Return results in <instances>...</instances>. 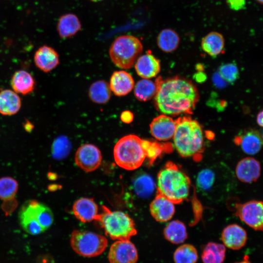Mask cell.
Wrapping results in <instances>:
<instances>
[{
	"instance_id": "1",
	"label": "cell",
	"mask_w": 263,
	"mask_h": 263,
	"mask_svg": "<svg viewBox=\"0 0 263 263\" xmlns=\"http://www.w3.org/2000/svg\"><path fill=\"white\" fill-rule=\"evenodd\" d=\"M155 84L154 105L162 114L175 116L193 113L199 94L191 81L177 76L164 79L158 77Z\"/></svg>"
},
{
	"instance_id": "2",
	"label": "cell",
	"mask_w": 263,
	"mask_h": 263,
	"mask_svg": "<svg viewBox=\"0 0 263 263\" xmlns=\"http://www.w3.org/2000/svg\"><path fill=\"white\" fill-rule=\"evenodd\" d=\"M175 122L176 127L173 139L176 150L183 157L198 156L204 149L201 125L189 116H180Z\"/></svg>"
},
{
	"instance_id": "3",
	"label": "cell",
	"mask_w": 263,
	"mask_h": 263,
	"mask_svg": "<svg viewBox=\"0 0 263 263\" xmlns=\"http://www.w3.org/2000/svg\"><path fill=\"white\" fill-rule=\"evenodd\" d=\"M190 185L188 176L172 162H168L158 173L157 192L174 204L181 203L188 198Z\"/></svg>"
},
{
	"instance_id": "4",
	"label": "cell",
	"mask_w": 263,
	"mask_h": 263,
	"mask_svg": "<svg viewBox=\"0 0 263 263\" xmlns=\"http://www.w3.org/2000/svg\"><path fill=\"white\" fill-rule=\"evenodd\" d=\"M113 152L116 164L128 170L139 168L147 158L144 140L134 134L121 138L115 144Z\"/></svg>"
},
{
	"instance_id": "5",
	"label": "cell",
	"mask_w": 263,
	"mask_h": 263,
	"mask_svg": "<svg viewBox=\"0 0 263 263\" xmlns=\"http://www.w3.org/2000/svg\"><path fill=\"white\" fill-rule=\"evenodd\" d=\"M102 212L95 220L104 228L105 233L114 240H130L137 233L133 220L127 213L120 211H111L102 207Z\"/></svg>"
},
{
	"instance_id": "6",
	"label": "cell",
	"mask_w": 263,
	"mask_h": 263,
	"mask_svg": "<svg viewBox=\"0 0 263 263\" xmlns=\"http://www.w3.org/2000/svg\"><path fill=\"white\" fill-rule=\"evenodd\" d=\"M143 51V45L137 38L128 35L116 38L109 49V56L117 67L128 69L132 67Z\"/></svg>"
},
{
	"instance_id": "7",
	"label": "cell",
	"mask_w": 263,
	"mask_h": 263,
	"mask_svg": "<svg viewBox=\"0 0 263 263\" xmlns=\"http://www.w3.org/2000/svg\"><path fill=\"white\" fill-rule=\"evenodd\" d=\"M72 248L77 254L86 257H94L102 254L108 245L103 235L94 232L74 230L70 236Z\"/></svg>"
},
{
	"instance_id": "8",
	"label": "cell",
	"mask_w": 263,
	"mask_h": 263,
	"mask_svg": "<svg viewBox=\"0 0 263 263\" xmlns=\"http://www.w3.org/2000/svg\"><path fill=\"white\" fill-rule=\"evenodd\" d=\"M234 214L254 230L263 231V201L252 200L235 203Z\"/></svg>"
},
{
	"instance_id": "9",
	"label": "cell",
	"mask_w": 263,
	"mask_h": 263,
	"mask_svg": "<svg viewBox=\"0 0 263 263\" xmlns=\"http://www.w3.org/2000/svg\"><path fill=\"white\" fill-rule=\"evenodd\" d=\"M76 165L86 172L96 169L102 161L99 149L92 144H85L77 150L75 156Z\"/></svg>"
},
{
	"instance_id": "10",
	"label": "cell",
	"mask_w": 263,
	"mask_h": 263,
	"mask_svg": "<svg viewBox=\"0 0 263 263\" xmlns=\"http://www.w3.org/2000/svg\"><path fill=\"white\" fill-rule=\"evenodd\" d=\"M138 252L130 240H117L110 247L108 254L110 263H136Z\"/></svg>"
},
{
	"instance_id": "11",
	"label": "cell",
	"mask_w": 263,
	"mask_h": 263,
	"mask_svg": "<svg viewBox=\"0 0 263 263\" xmlns=\"http://www.w3.org/2000/svg\"><path fill=\"white\" fill-rule=\"evenodd\" d=\"M176 122L170 116L161 114L155 117L150 124L151 135L159 141L173 138L176 130Z\"/></svg>"
},
{
	"instance_id": "12",
	"label": "cell",
	"mask_w": 263,
	"mask_h": 263,
	"mask_svg": "<svg viewBox=\"0 0 263 263\" xmlns=\"http://www.w3.org/2000/svg\"><path fill=\"white\" fill-rule=\"evenodd\" d=\"M234 143L241 147L242 150L248 155L258 153L263 147V137L254 129L244 130L234 139Z\"/></svg>"
},
{
	"instance_id": "13",
	"label": "cell",
	"mask_w": 263,
	"mask_h": 263,
	"mask_svg": "<svg viewBox=\"0 0 263 263\" xmlns=\"http://www.w3.org/2000/svg\"><path fill=\"white\" fill-rule=\"evenodd\" d=\"M261 167L258 160L252 157H246L238 162L235 169L237 178L243 183H251L260 177Z\"/></svg>"
},
{
	"instance_id": "14",
	"label": "cell",
	"mask_w": 263,
	"mask_h": 263,
	"mask_svg": "<svg viewBox=\"0 0 263 263\" xmlns=\"http://www.w3.org/2000/svg\"><path fill=\"white\" fill-rule=\"evenodd\" d=\"M174 203L160 193L156 195L150 205L152 217L157 222H166L170 220L175 213Z\"/></svg>"
},
{
	"instance_id": "15",
	"label": "cell",
	"mask_w": 263,
	"mask_h": 263,
	"mask_svg": "<svg viewBox=\"0 0 263 263\" xmlns=\"http://www.w3.org/2000/svg\"><path fill=\"white\" fill-rule=\"evenodd\" d=\"M247 239L246 231L236 224L226 226L221 234V240L224 244L228 248L233 250H238L244 246Z\"/></svg>"
},
{
	"instance_id": "16",
	"label": "cell",
	"mask_w": 263,
	"mask_h": 263,
	"mask_svg": "<svg viewBox=\"0 0 263 263\" xmlns=\"http://www.w3.org/2000/svg\"><path fill=\"white\" fill-rule=\"evenodd\" d=\"M137 75L142 78L150 79L156 77L161 69L160 63L150 51L140 56L134 64Z\"/></svg>"
},
{
	"instance_id": "17",
	"label": "cell",
	"mask_w": 263,
	"mask_h": 263,
	"mask_svg": "<svg viewBox=\"0 0 263 263\" xmlns=\"http://www.w3.org/2000/svg\"><path fill=\"white\" fill-rule=\"evenodd\" d=\"M34 60L36 66L41 71L48 73L59 63V55L51 47L43 45L35 52Z\"/></svg>"
},
{
	"instance_id": "18",
	"label": "cell",
	"mask_w": 263,
	"mask_h": 263,
	"mask_svg": "<svg viewBox=\"0 0 263 263\" xmlns=\"http://www.w3.org/2000/svg\"><path fill=\"white\" fill-rule=\"evenodd\" d=\"M197 190L203 195L212 193L218 187V171L215 168H205L198 173L195 180Z\"/></svg>"
},
{
	"instance_id": "19",
	"label": "cell",
	"mask_w": 263,
	"mask_h": 263,
	"mask_svg": "<svg viewBox=\"0 0 263 263\" xmlns=\"http://www.w3.org/2000/svg\"><path fill=\"white\" fill-rule=\"evenodd\" d=\"M110 87L111 91L116 96L128 94L133 89L134 81L128 72L121 70L114 72L110 78Z\"/></svg>"
},
{
	"instance_id": "20",
	"label": "cell",
	"mask_w": 263,
	"mask_h": 263,
	"mask_svg": "<svg viewBox=\"0 0 263 263\" xmlns=\"http://www.w3.org/2000/svg\"><path fill=\"white\" fill-rule=\"evenodd\" d=\"M75 217L83 223L95 220L98 213V206L92 198H81L77 200L73 206Z\"/></svg>"
},
{
	"instance_id": "21",
	"label": "cell",
	"mask_w": 263,
	"mask_h": 263,
	"mask_svg": "<svg viewBox=\"0 0 263 263\" xmlns=\"http://www.w3.org/2000/svg\"><path fill=\"white\" fill-rule=\"evenodd\" d=\"M21 106V99L15 91L5 89L0 92V113L14 115L19 111Z\"/></svg>"
},
{
	"instance_id": "22",
	"label": "cell",
	"mask_w": 263,
	"mask_h": 263,
	"mask_svg": "<svg viewBox=\"0 0 263 263\" xmlns=\"http://www.w3.org/2000/svg\"><path fill=\"white\" fill-rule=\"evenodd\" d=\"M81 29V22L75 14L68 13L61 16L57 24L60 37L67 38L75 35Z\"/></svg>"
},
{
	"instance_id": "23",
	"label": "cell",
	"mask_w": 263,
	"mask_h": 263,
	"mask_svg": "<svg viewBox=\"0 0 263 263\" xmlns=\"http://www.w3.org/2000/svg\"><path fill=\"white\" fill-rule=\"evenodd\" d=\"M201 44L204 52L212 57H216L224 51L225 38L221 33L212 31L203 38Z\"/></svg>"
},
{
	"instance_id": "24",
	"label": "cell",
	"mask_w": 263,
	"mask_h": 263,
	"mask_svg": "<svg viewBox=\"0 0 263 263\" xmlns=\"http://www.w3.org/2000/svg\"><path fill=\"white\" fill-rule=\"evenodd\" d=\"M11 84L16 93L26 95L33 91L35 82L29 72L25 70H19L13 75Z\"/></svg>"
},
{
	"instance_id": "25",
	"label": "cell",
	"mask_w": 263,
	"mask_h": 263,
	"mask_svg": "<svg viewBox=\"0 0 263 263\" xmlns=\"http://www.w3.org/2000/svg\"><path fill=\"white\" fill-rule=\"evenodd\" d=\"M19 219L23 229L30 234L37 235L45 231L36 220L28 202L21 207Z\"/></svg>"
},
{
	"instance_id": "26",
	"label": "cell",
	"mask_w": 263,
	"mask_h": 263,
	"mask_svg": "<svg viewBox=\"0 0 263 263\" xmlns=\"http://www.w3.org/2000/svg\"><path fill=\"white\" fill-rule=\"evenodd\" d=\"M156 42L161 50L166 53H171L178 47L180 37L175 30L170 28H165L159 33Z\"/></svg>"
},
{
	"instance_id": "27",
	"label": "cell",
	"mask_w": 263,
	"mask_h": 263,
	"mask_svg": "<svg viewBox=\"0 0 263 263\" xmlns=\"http://www.w3.org/2000/svg\"><path fill=\"white\" fill-rule=\"evenodd\" d=\"M163 234L167 241L174 244H181L188 237L186 225L179 220L170 222L165 227Z\"/></svg>"
},
{
	"instance_id": "28",
	"label": "cell",
	"mask_w": 263,
	"mask_h": 263,
	"mask_svg": "<svg viewBox=\"0 0 263 263\" xmlns=\"http://www.w3.org/2000/svg\"><path fill=\"white\" fill-rule=\"evenodd\" d=\"M132 187L136 195L142 198H148L154 191L156 185L150 175L142 172L134 177Z\"/></svg>"
},
{
	"instance_id": "29",
	"label": "cell",
	"mask_w": 263,
	"mask_h": 263,
	"mask_svg": "<svg viewBox=\"0 0 263 263\" xmlns=\"http://www.w3.org/2000/svg\"><path fill=\"white\" fill-rule=\"evenodd\" d=\"M224 244L214 242L208 243L204 247L201 258L204 263H223L225 256Z\"/></svg>"
},
{
	"instance_id": "30",
	"label": "cell",
	"mask_w": 263,
	"mask_h": 263,
	"mask_svg": "<svg viewBox=\"0 0 263 263\" xmlns=\"http://www.w3.org/2000/svg\"><path fill=\"white\" fill-rule=\"evenodd\" d=\"M88 94L90 100L97 104H105L110 99L112 91L106 81L98 80L90 86Z\"/></svg>"
},
{
	"instance_id": "31",
	"label": "cell",
	"mask_w": 263,
	"mask_h": 263,
	"mask_svg": "<svg viewBox=\"0 0 263 263\" xmlns=\"http://www.w3.org/2000/svg\"><path fill=\"white\" fill-rule=\"evenodd\" d=\"M18 189V184L16 180L10 177H3L0 179V199L8 206L11 204L14 209L16 202L15 199Z\"/></svg>"
},
{
	"instance_id": "32",
	"label": "cell",
	"mask_w": 263,
	"mask_h": 263,
	"mask_svg": "<svg viewBox=\"0 0 263 263\" xmlns=\"http://www.w3.org/2000/svg\"><path fill=\"white\" fill-rule=\"evenodd\" d=\"M35 218L42 227L46 230L53 224V214L46 206L36 200L28 201Z\"/></svg>"
},
{
	"instance_id": "33",
	"label": "cell",
	"mask_w": 263,
	"mask_h": 263,
	"mask_svg": "<svg viewBox=\"0 0 263 263\" xmlns=\"http://www.w3.org/2000/svg\"><path fill=\"white\" fill-rule=\"evenodd\" d=\"M133 89L136 98L140 101L146 102L154 97L157 87L155 82L143 78L137 81Z\"/></svg>"
},
{
	"instance_id": "34",
	"label": "cell",
	"mask_w": 263,
	"mask_h": 263,
	"mask_svg": "<svg viewBox=\"0 0 263 263\" xmlns=\"http://www.w3.org/2000/svg\"><path fill=\"white\" fill-rule=\"evenodd\" d=\"M198 256L196 248L190 244H184L174 251L173 260L175 263H196Z\"/></svg>"
},
{
	"instance_id": "35",
	"label": "cell",
	"mask_w": 263,
	"mask_h": 263,
	"mask_svg": "<svg viewBox=\"0 0 263 263\" xmlns=\"http://www.w3.org/2000/svg\"><path fill=\"white\" fill-rule=\"evenodd\" d=\"M70 149L71 144L66 137H57L54 141L52 146V156L56 159H63L68 154Z\"/></svg>"
},
{
	"instance_id": "36",
	"label": "cell",
	"mask_w": 263,
	"mask_h": 263,
	"mask_svg": "<svg viewBox=\"0 0 263 263\" xmlns=\"http://www.w3.org/2000/svg\"><path fill=\"white\" fill-rule=\"evenodd\" d=\"M144 144L149 164H152L165 149L164 146L156 141L144 140Z\"/></svg>"
},
{
	"instance_id": "37",
	"label": "cell",
	"mask_w": 263,
	"mask_h": 263,
	"mask_svg": "<svg viewBox=\"0 0 263 263\" xmlns=\"http://www.w3.org/2000/svg\"><path fill=\"white\" fill-rule=\"evenodd\" d=\"M218 73L226 82L229 83L234 82L239 75L238 68L235 63L221 65L219 68Z\"/></svg>"
},
{
	"instance_id": "38",
	"label": "cell",
	"mask_w": 263,
	"mask_h": 263,
	"mask_svg": "<svg viewBox=\"0 0 263 263\" xmlns=\"http://www.w3.org/2000/svg\"><path fill=\"white\" fill-rule=\"evenodd\" d=\"M229 8L234 10H240L245 7V0H226Z\"/></svg>"
},
{
	"instance_id": "39",
	"label": "cell",
	"mask_w": 263,
	"mask_h": 263,
	"mask_svg": "<svg viewBox=\"0 0 263 263\" xmlns=\"http://www.w3.org/2000/svg\"><path fill=\"white\" fill-rule=\"evenodd\" d=\"M120 118L124 123H130L133 120V114L129 111H125L122 113Z\"/></svg>"
},
{
	"instance_id": "40",
	"label": "cell",
	"mask_w": 263,
	"mask_h": 263,
	"mask_svg": "<svg viewBox=\"0 0 263 263\" xmlns=\"http://www.w3.org/2000/svg\"><path fill=\"white\" fill-rule=\"evenodd\" d=\"M212 79L214 85L218 88H222L225 84V81L220 76L218 73H215Z\"/></svg>"
},
{
	"instance_id": "41",
	"label": "cell",
	"mask_w": 263,
	"mask_h": 263,
	"mask_svg": "<svg viewBox=\"0 0 263 263\" xmlns=\"http://www.w3.org/2000/svg\"><path fill=\"white\" fill-rule=\"evenodd\" d=\"M257 123L259 126L263 128V109L259 112L257 114Z\"/></svg>"
},
{
	"instance_id": "42",
	"label": "cell",
	"mask_w": 263,
	"mask_h": 263,
	"mask_svg": "<svg viewBox=\"0 0 263 263\" xmlns=\"http://www.w3.org/2000/svg\"><path fill=\"white\" fill-rule=\"evenodd\" d=\"M195 79L197 81H198V82H200V81L202 82L206 79V76L205 74L202 73H199L196 74Z\"/></svg>"
},
{
	"instance_id": "43",
	"label": "cell",
	"mask_w": 263,
	"mask_h": 263,
	"mask_svg": "<svg viewBox=\"0 0 263 263\" xmlns=\"http://www.w3.org/2000/svg\"><path fill=\"white\" fill-rule=\"evenodd\" d=\"M236 263H250V262L249 261L248 257L247 256H245L244 258V260Z\"/></svg>"
},
{
	"instance_id": "44",
	"label": "cell",
	"mask_w": 263,
	"mask_h": 263,
	"mask_svg": "<svg viewBox=\"0 0 263 263\" xmlns=\"http://www.w3.org/2000/svg\"><path fill=\"white\" fill-rule=\"evenodd\" d=\"M257 1H258L259 3L263 4V0H257Z\"/></svg>"
},
{
	"instance_id": "45",
	"label": "cell",
	"mask_w": 263,
	"mask_h": 263,
	"mask_svg": "<svg viewBox=\"0 0 263 263\" xmlns=\"http://www.w3.org/2000/svg\"><path fill=\"white\" fill-rule=\"evenodd\" d=\"M91 0L94 2H97V1H101L102 0Z\"/></svg>"
}]
</instances>
